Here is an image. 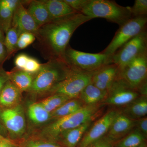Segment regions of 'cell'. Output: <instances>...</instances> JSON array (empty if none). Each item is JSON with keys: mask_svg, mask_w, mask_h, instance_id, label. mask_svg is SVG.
I'll return each mask as SVG.
<instances>
[{"mask_svg": "<svg viewBox=\"0 0 147 147\" xmlns=\"http://www.w3.org/2000/svg\"><path fill=\"white\" fill-rule=\"evenodd\" d=\"M91 19L82 13H76L53 20L40 27L35 35L37 49L47 59H63L74 32Z\"/></svg>", "mask_w": 147, "mask_h": 147, "instance_id": "cell-1", "label": "cell"}, {"mask_svg": "<svg viewBox=\"0 0 147 147\" xmlns=\"http://www.w3.org/2000/svg\"><path fill=\"white\" fill-rule=\"evenodd\" d=\"M73 71L62 58L50 59L47 62L42 64L39 71L34 77L28 91L35 94L48 92Z\"/></svg>", "mask_w": 147, "mask_h": 147, "instance_id": "cell-2", "label": "cell"}, {"mask_svg": "<svg viewBox=\"0 0 147 147\" xmlns=\"http://www.w3.org/2000/svg\"><path fill=\"white\" fill-rule=\"evenodd\" d=\"M81 13L90 17L105 18L119 27L133 18L130 7H124L111 0H90Z\"/></svg>", "mask_w": 147, "mask_h": 147, "instance_id": "cell-3", "label": "cell"}, {"mask_svg": "<svg viewBox=\"0 0 147 147\" xmlns=\"http://www.w3.org/2000/svg\"><path fill=\"white\" fill-rule=\"evenodd\" d=\"M98 107L96 104L86 105L69 115L57 119L44 127L41 131L40 135L47 139H57L64 131L90 121L97 112Z\"/></svg>", "mask_w": 147, "mask_h": 147, "instance_id": "cell-4", "label": "cell"}, {"mask_svg": "<svg viewBox=\"0 0 147 147\" xmlns=\"http://www.w3.org/2000/svg\"><path fill=\"white\" fill-rule=\"evenodd\" d=\"M63 59L73 70L85 73H94L104 65L112 63L110 58L101 53H85L75 50L69 45Z\"/></svg>", "mask_w": 147, "mask_h": 147, "instance_id": "cell-5", "label": "cell"}, {"mask_svg": "<svg viewBox=\"0 0 147 147\" xmlns=\"http://www.w3.org/2000/svg\"><path fill=\"white\" fill-rule=\"evenodd\" d=\"M147 52L134 58L119 70L120 79L142 95H147Z\"/></svg>", "mask_w": 147, "mask_h": 147, "instance_id": "cell-6", "label": "cell"}, {"mask_svg": "<svg viewBox=\"0 0 147 147\" xmlns=\"http://www.w3.org/2000/svg\"><path fill=\"white\" fill-rule=\"evenodd\" d=\"M147 24L146 16L131 18L119 27L110 44L101 53L107 55L111 59L112 56L123 45L146 30Z\"/></svg>", "mask_w": 147, "mask_h": 147, "instance_id": "cell-7", "label": "cell"}, {"mask_svg": "<svg viewBox=\"0 0 147 147\" xmlns=\"http://www.w3.org/2000/svg\"><path fill=\"white\" fill-rule=\"evenodd\" d=\"M147 52V32L145 30L127 42L111 57V63L119 70L139 55Z\"/></svg>", "mask_w": 147, "mask_h": 147, "instance_id": "cell-8", "label": "cell"}, {"mask_svg": "<svg viewBox=\"0 0 147 147\" xmlns=\"http://www.w3.org/2000/svg\"><path fill=\"white\" fill-rule=\"evenodd\" d=\"M93 73L74 70L66 79L55 85L48 92L53 94L64 95L71 99L76 98L79 97L84 88L91 83Z\"/></svg>", "mask_w": 147, "mask_h": 147, "instance_id": "cell-9", "label": "cell"}, {"mask_svg": "<svg viewBox=\"0 0 147 147\" xmlns=\"http://www.w3.org/2000/svg\"><path fill=\"white\" fill-rule=\"evenodd\" d=\"M0 120L13 138L21 137L25 133L26 121L23 106L21 104L10 108L0 109Z\"/></svg>", "mask_w": 147, "mask_h": 147, "instance_id": "cell-10", "label": "cell"}, {"mask_svg": "<svg viewBox=\"0 0 147 147\" xmlns=\"http://www.w3.org/2000/svg\"><path fill=\"white\" fill-rule=\"evenodd\" d=\"M139 91L131 88L120 79L117 78L108 92L105 103L109 105H128L139 96Z\"/></svg>", "mask_w": 147, "mask_h": 147, "instance_id": "cell-11", "label": "cell"}, {"mask_svg": "<svg viewBox=\"0 0 147 147\" xmlns=\"http://www.w3.org/2000/svg\"><path fill=\"white\" fill-rule=\"evenodd\" d=\"M118 114L116 110H112L97 121L83 138L79 147H86L103 137L108 132L113 120Z\"/></svg>", "mask_w": 147, "mask_h": 147, "instance_id": "cell-12", "label": "cell"}, {"mask_svg": "<svg viewBox=\"0 0 147 147\" xmlns=\"http://www.w3.org/2000/svg\"><path fill=\"white\" fill-rule=\"evenodd\" d=\"M29 1H23L17 7L13 14L11 26L17 29L20 34L30 32L36 34L39 27L30 16L25 5Z\"/></svg>", "mask_w": 147, "mask_h": 147, "instance_id": "cell-13", "label": "cell"}, {"mask_svg": "<svg viewBox=\"0 0 147 147\" xmlns=\"http://www.w3.org/2000/svg\"><path fill=\"white\" fill-rule=\"evenodd\" d=\"M119 69L115 64L106 65L93 74L91 83L96 87L108 92L117 77Z\"/></svg>", "mask_w": 147, "mask_h": 147, "instance_id": "cell-14", "label": "cell"}, {"mask_svg": "<svg viewBox=\"0 0 147 147\" xmlns=\"http://www.w3.org/2000/svg\"><path fill=\"white\" fill-rule=\"evenodd\" d=\"M131 119L124 114L119 113L115 117L108 130V137L110 141L124 135L135 125Z\"/></svg>", "mask_w": 147, "mask_h": 147, "instance_id": "cell-15", "label": "cell"}, {"mask_svg": "<svg viewBox=\"0 0 147 147\" xmlns=\"http://www.w3.org/2000/svg\"><path fill=\"white\" fill-rule=\"evenodd\" d=\"M23 1L0 0V28L4 32L11 27L15 11Z\"/></svg>", "mask_w": 147, "mask_h": 147, "instance_id": "cell-16", "label": "cell"}, {"mask_svg": "<svg viewBox=\"0 0 147 147\" xmlns=\"http://www.w3.org/2000/svg\"><path fill=\"white\" fill-rule=\"evenodd\" d=\"M26 4L28 12L39 28L52 21L43 0L29 1Z\"/></svg>", "mask_w": 147, "mask_h": 147, "instance_id": "cell-17", "label": "cell"}, {"mask_svg": "<svg viewBox=\"0 0 147 147\" xmlns=\"http://www.w3.org/2000/svg\"><path fill=\"white\" fill-rule=\"evenodd\" d=\"M49 12L51 21L79 13L73 9L64 0H43Z\"/></svg>", "mask_w": 147, "mask_h": 147, "instance_id": "cell-18", "label": "cell"}, {"mask_svg": "<svg viewBox=\"0 0 147 147\" xmlns=\"http://www.w3.org/2000/svg\"><path fill=\"white\" fill-rule=\"evenodd\" d=\"M21 92L10 81L5 85L0 93V106L2 108H10L19 104Z\"/></svg>", "mask_w": 147, "mask_h": 147, "instance_id": "cell-19", "label": "cell"}, {"mask_svg": "<svg viewBox=\"0 0 147 147\" xmlns=\"http://www.w3.org/2000/svg\"><path fill=\"white\" fill-rule=\"evenodd\" d=\"M7 73L9 81L20 91H28L32 84L34 75L16 67Z\"/></svg>", "mask_w": 147, "mask_h": 147, "instance_id": "cell-20", "label": "cell"}, {"mask_svg": "<svg viewBox=\"0 0 147 147\" xmlns=\"http://www.w3.org/2000/svg\"><path fill=\"white\" fill-rule=\"evenodd\" d=\"M124 115L131 119H139L147 114V98L146 95H142L127 105Z\"/></svg>", "mask_w": 147, "mask_h": 147, "instance_id": "cell-21", "label": "cell"}, {"mask_svg": "<svg viewBox=\"0 0 147 147\" xmlns=\"http://www.w3.org/2000/svg\"><path fill=\"white\" fill-rule=\"evenodd\" d=\"M107 94L108 92L102 90L91 83L84 88L79 97L86 105H92L105 100Z\"/></svg>", "mask_w": 147, "mask_h": 147, "instance_id": "cell-22", "label": "cell"}, {"mask_svg": "<svg viewBox=\"0 0 147 147\" xmlns=\"http://www.w3.org/2000/svg\"><path fill=\"white\" fill-rule=\"evenodd\" d=\"M90 121L64 131L58 137L60 139L63 144L66 147H75L81 140L84 133L88 128Z\"/></svg>", "mask_w": 147, "mask_h": 147, "instance_id": "cell-23", "label": "cell"}, {"mask_svg": "<svg viewBox=\"0 0 147 147\" xmlns=\"http://www.w3.org/2000/svg\"><path fill=\"white\" fill-rule=\"evenodd\" d=\"M28 113L29 119L36 124L44 123L52 119L51 113L46 111L40 102L29 105Z\"/></svg>", "mask_w": 147, "mask_h": 147, "instance_id": "cell-24", "label": "cell"}, {"mask_svg": "<svg viewBox=\"0 0 147 147\" xmlns=\"http://www.w3.org/2000/svg\"><path fill=\"white\" fill-rule=\"evenodd\" d=\"M83 107L82 103L79 100L75 98L70 99L51 113L52 118L57 119L69 115L77 112Z\"/></svg>", "mask_w": 147, "mask_h": 147, "instance_id": "cell-25", "label": "cell"}, {"mask_svg": "<svg viewBox=\"0 0 147 147\" xmlns=\"http://www.w3.org/2000/svg\"><path fill=\"white\" fill-rule=\"evenodd\" d=\"M70 99L64 95L54 94L40 102L46 111L51 113Z\"/></svg>", "mask_w": 147, "mask_h": 147, "instance_id": "cell-26", "label": "cell"}, {"mask_svg": "<svg viewBox=\"0 0 147 147\" xmlns=\"http://www.w3.org/2000/svg\"><path fill=\"white\" fill-rule=\"evenodd\" d=\"M5 33L4 44L9 57L16 52V45L20 33L17 29L13 27H11Z\"/></svg>", "mask_w": 147, "mask_h": 147, "instance_id": "cell-27", "label": "cell"}, {"mask_svg": "<svg viewBox=\"0 0 147 147\" xmlns=\"http://www.w3.org/2000/svg\"><path fill=\"white\" fill-rule=\"evenodd\" d=\"M145 139L144 136L136 129L119 142L117 147H137L144 142Z\"/></svg>", "mask_w": 147, "mask_h": 147, "instance_id": "cell-28", "label": "cell"}, {"mask_svg": "<svg viewBox=\"0 0 147 147\" xmlns=\"http://www.w3.org/2000/svg\"><path fill=\"white\" fill-rule=\"evenodd\" d=\"M36 39L35 35L30 32H23L18 37L16 52L18 50H23L30 45Z\"/></svg>", "mask_w": 147, "mask_h": 147, "instance_id": "cell-29", "label": "cell"}, {"mask_svg": "<svg viewBox=\"0 0 147 147\" xmlns=\"http://www.w3.org/2000/svg\"><path fill=\"white\" fill-rule=\"evenodd\" d=\"M132 17L147 16V0H135L133 6L130 7Z\"/></svg>", "mask_w": 147, "mask_h": 147, "instance_id": "cell-30", "label": "cell"}, {"mask_svg": "<svg viewBox=\"0 0 147 147\" xmlns=\"http://www.w3.org/2000/svg\"><path fill=\"white\" fill-rule=\"evenodd\" d=\"M42 64L37 60L32 57H29L26 64L25 66L24 71L32 75H35L39 71L41 68Z\"/></svg>", "mask_w": 147, "mask_h": 147, "instance_id": "cell-31", "label": "cell"}, {"mask_svg": "<svg viewBox=\"0 0 147 147\" xmlns=\"http://www.w3.org/2000/svg\"><path fill=\"white\" fill-rule=\"evenodd\" d=\"M67 4L77 12L81 13L90 0H64Z\"/></svg>", "mask_w": 147, "mask_h": 147, "instance_id": "cell-32", "label": "cell"}, {"mask_svg": "<svg viewBox=\"0 0 147 147\" xmlns=\"http://www.w3.org/2000/svg\"><path fill=\"white\" fill-rule=\"evenodd\" d=\"M29 57L30 56L25 53H21L17 55L14 59L15 67L18 69L24 70Z\"/></svg>", "mask_w": 147, "mask_h": 147, "instance_id": "cell-33", "label": "cell"}, {"mask_svg": "<svg viewBox=\"0 0 147 147\" xmlns=\"http://www.w3.org/2000/svg\"><path fill=\"white\" fill-rule=\"evenodd\" d=\"M86 147H112L111 141L108 138L102 137Z\"/></svg>", "mask_w": 147, "mask_h": 147, "instance_id": "cell-34", "label": "cell"}, {"mask_svg": "<svg viewBox=\"0 0 147 147\" xmlns=\"http://www.w3.org/2000/svg\"><path fill=\"white\" fill-rule=\"evenodd\" d=\"M137 129L141 132L145 137L147 135V117H144L137 121Z\"/></svg>", "mask_w": 147, "mask_h": 147, "instance_id": "cell-35", "label": "cell"}, {"mask_svg": "<svg viewBox=\"0 0 147 147\" xmlns=\"http://www.w3.org/2000/svg\"><path fill=\"white\" fill-rule=\"evenodd\" d=\"M8 73L0 67V93L7 82L9 81Z\"/></svg>", "mask_w": 147, "mask_h": 147, "instance_id": "cell-36", "label": "cell"}, {"mask_svg": "<svg viewBox=\"0 0 147 147\" xmlns=\"http://www.w3.org/2000/svg\"><path fill=\"white\" fill-rule=\"evenodd\" d=\"M26 147H62L54 143L49 142H37L29 144Z\"/></svg>", "mask_w": 147, "mask_h": 147, "instance_id": "cell-37", "label": "cell"}, {"mask_svg": "<svg viewBox=\"0 0 147 147\" xmlns=\"http://www.w3.org/2000/svg\"><path fill=\"white\" fill-rule=\"evenodd\" d=\"M8 58L5 46L3 42L0 41V64Z\"/></svg>", "mask_w": 147, "mask_h": 147, "instance_id": "cell-38", "label": "cell"}, {"mask_svg": "<svg viewBox=\"0 0 147 147\" xmlns=\"http://www.w3.org/2000/svg\"><path fill=\"white\" fill-rule=\"evenodd\" d=\"M0 147H17L9 139L4 138L0 139Z\"/></svg>", "mask_w": 147, "mask_h": 147, "instance_id": "cell-39", "label": "cell"}, {"mask_svg": "<svg viewBox=\"0 0 147 147\" xmlns=\"http://www.w3.org/2000/svg\"><path fill=\"white\" fill-rule=\"evenodd\" d=\"M7 132L8 131H7L5 127L3 125L2 123L0 122V135L5 137V136L7 134Z\"/></svg>", "mask_w": 147, "mask_h": 147, "instance_id": "cell-40", "label": "cell"}, {"mask_svg": "<svg viewBox=\"0 0 147 147\" xmlns=\"http://www.w3.org/2000/svg\"><path fill=\"white\" fill-rule=\"evenodd\" d=\"M5 36V34H4V32L0 28V41L3 42L4 43V41Z\"/></svg>", "mask_w": 147, "mask_h": 147, "instance_id": "cell-41", "label": "cell"}, {"mask_svg": "<svg viewBox=\"0 0 147 147\" xmlns=\"http://www.w3.org/2000/svg\"><path fill=\"white\" fill-rule=\"evenodd\" d=\"M137 147H146V145L145 144L144 142H143L141 144L139 145V146Z\"/></svg>", "mask_w": 147, "mask_h": 147, "instance_id": "cell-42", "label": "cell"}, {"mask_svg": "<svg viewBox=\"0 0 147 147\" xmlns=\"http://www.w3.org/2000/svg\"><path fill=\"white\" fill-rule=\"evenodd\" d=\"M4 138H5V137H3V136H1V135H0V139H4Z\"/></svg>", "mask_w": 147, "mask_h": 147, "instance_id": "cell-43", "label": "cell"}]
</instances>
